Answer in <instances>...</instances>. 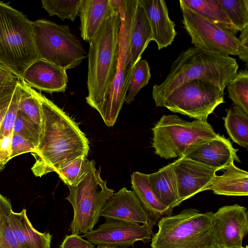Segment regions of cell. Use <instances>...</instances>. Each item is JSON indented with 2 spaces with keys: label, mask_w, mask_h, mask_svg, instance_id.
Listing matches in <instances>:
<instances>
[{
  "label": "cell",
  "mask_w": 248,
  "mask_h": 248,
  "mask_svg": "<svg viewBox=\"0 0 248 248\" xmlns=\"http://www.w3.org/2000/svg\"><path fill=\"white\" fill-rule=\"evenodd\" d=\"M12 135L0 140V161L4 165L11 159Z\"/></svg>",
  "instance_id": "obj_40"
},
{
  "label": "cell",
  "mask_w": 248,
  "mask_h": 248,
  "mask_svg": "<svg viewBox=\"0 0 248 248\" xmlns=\"http://www.w3.org/2000/svg\"><path fill=\"white\" fill-rule=\"evenodd\" d=\"M152 147L160 157H182L193 146L218 135L207 122L185 121L176 115H163L152 128Z\"/></svg>",
  "instance_id": "obj_6"
},
{
  "label": "cell",
  "mask_w": 248,
  "mask_h": 248,
  "mask_svg": "<svg viewBox=\"0 0 248 248\" xmlns=\"http://www.w3.org/2000/svg\"><path fill=\"white\" fill-rule=\"evenodd\" d=\"M96 248H117L108 246H98Z\"/></svg>",
  "instance_id": "obj_45"
},
{
  "label": "cell",
  "mask_w": 248,
  "mask_h": 248,
  "mask_svg": "<svg viewBox=\"0 0 248 248\" xmlns=\"http://www.w3.org/2000/svg\"><path fill=\"white\" fill-rule=\"evenodd\" d=\"M21 80L31 88L51 93L64 92L68 79L65 69L38 59L27 68Z\"/></svg>",
  "instance_id": "obj_16"
},
{
  "label": "cell",
  "mask_w": 248,
  "mask_h": 248,
  "mask_svg": "<svg viewBox=\"0 0 248 248\" xmlns=\"http://www.w3.org/2000/svg\"><path fill=\"white\" fill-rule=\"evenodd\" d=\"M8 216L0 224V248H22L10 228L8 222Z\"/></svg>",
  "instance_id": "obj_36"
},
{
  "label": "cell",
  "mask_w": 248,
  "mask_h": 248,
  "mask_svg": "<svg viewBox=\"0 0 248 248\" xmlns=\"http://www.w3.org/2000/svg\"><path fill=\"white\" fill-rule=\"evenodd\" d=\"M82 0H43L42 8L50 16L56 15L62 20L74 21L78 16Z\"/></svg>",
  "instance_id": "obj_31"
},
{
  "label": "cell",
  "mask_w": 248,
  "mask_h": 248,
  "mask_svg": "<svg viewBox=\"0 0 248 248\" xmlns=\"http://www.w3.org/2000/svg\"><path fill=\"white\" fill-rule=\"evenodd\" d=\"M60 248H96L88 240H84L82 236L72 234L67 235L63 240Z\"/></svg>",
  "instance_id": "obj_38"
},
{
  "label": "cell",
  "mask_w": 248,
  "mask_h": 248,
  "mask_svg": "<svg viewBox=\"0 0 248 248\" xmlns=\"http://www.w3.org/2000/svg\"><path fill=\"white\" fill-rule=\"evenodd\" d=\"M97 170L93 160L89 162L88 172L75 186H67L69 194L66 198L71 204L73 219L70 225L72 234H85L93 230L102 209L114 191L107 186Z\"/></svg>",
  "instance_id": "obj_7"
},
{
  "label": "cell",
  "mask_w": 248,
  "mask_h": 248,
  "mask_svg": "<svg viewBox=\"0 0 248 248\" xmlns=\"http://www.w3.org/2000/svg\"><path fill=\"white\" fill-rule=\"evenodd\" d=\"M20 79L0 83V97L13 93Z\"/></svg>",
  "instance_id": "obj_43"
},
{
  "label": "cell",
  "mask_w": 248,
  "mask_h": 248,
  "mask_svg": "<svg viewBox=\"0 0 248 248\" xmlns=\"http://www.w3.org/2000/svg\"><path fill=\"white\" fill-rule=\"evenodd\" d=\"M237 31L248 26V0H218Z\"/></svg>",
  "instance_id": "obj_32"
},
{
  "label": "cell",
  "mask_w": 248,
  "mask_h": 248,
  "mask_svg": "<svg viewBox=\"0 0 248 248\" xmlns=\"http://www.w3.org/2000/svg\"><path fill=\"white\" fill-rule=\"evenodd\" d=\"M150 67L146 60L140 59L133 66L128 84L125 102L131 103L151 78Z\"/></svg>",
  "instance_id": "obj_29"
},
{
  "label": "cell",
  "mask_w": 248,
  "mask_h": 248,
  "mask_svg": "<svg viewBox=\"0 0 248 248\" xmlns=\"http://www.w3.org/2000/svg\"><path fill=\"white\" fill-rule=\"evenodd\" d=\"M101 216L142 224L153 222L133 191L124 187L109 199L104 205Z\"/></svg>",
  "instance_id": "obj_15"
},
{
  "label": "cell",
  "mask_w": 248,
  "mask_h": 248,
  "mask_svg": "<svg viewBox=\"0 0 248 248\" xmlns=\"http://www.w3.org/2000/svg\"><path fill=\"white\" fill-rule=\"evenodd\" d=\"M18 79L13 72L0 63V83Z\"/></svg>",
  "instance_id": "obj_44"
},
{
  "label": "cell",
  "mask_w": 248,
  "mask_h": 248,
  "mask_svg": "<svg viewBox=\"0 0 248 248\" xmlns=\"http://www.w3.org/2000/svg\"><path fill=\"white\" fill-rule=\"evenodd\" d=\"M224 90L207 81L195 79L177 88L157 107H165L195 120L207 121L208 116L224 103Z\"/></svg>",
  "instance_id": "obj_9"
},
{
  "label": "cell",
  "mask_w": 248,
  "mask_h": 248,
  "mask_svg": "<svg viewBox=\"0 0 248 248\" xmlns=\"http://www.w3.org/2000/svg\"><path fill=\"white\" fill-rule=\"evenodd\" d=\"M181 203L205 190L217 171L199 162L182 157L173 162Z\"/></svg>",
  "instance_id": "obj_13"
},
{
  "label": "cell",
  "mask_w": 248,
  "mask_h": 248,
  "mask_svg": "<svg viewBox=\"0 0 248 248\" xmlns=\"http://www.w3.org/2000/svg\"><path fill=\"white\" fill-rule=\"evenodd\" d=\"M132 69H118L106 102L103 114L101 117L105 124L108 126H112L115 124L125 102Z\"/></svg>",
  "instance_id": "obj_24"
},
{
  "label": "cell",
  "mask_w": 248,
  "mask_h": 248,
  "mask_svg": "<svg viewBox=\"0 0 248 248\" xmlns=\"http://www.w3.org/2000/svg\"><path fill=\"white\" fill-rule=\"evenodd\" d=\"M218 248H242L248 232V212L244 206L225 205L214 213Z\"/></svg>",
  "instance_id": "obj_12"
},
{
  "label": "cell",
  "mask_w": 248,
  "mask_h": 248,
  "mask_svg": "<svg viewBox=\"0 0 248 248\" xmlns=\"http://www.w3.org/2000/svg\"><path fill=\"white\" fill-rule=\"evenodd\" d=\"M151 188L163 205L172 210L178 205L179 196L173 162L148 174Z\"/></svg>",
  "instance_id": "obj_21"
},
{
  "label": "cell",
  "mask_w": 248,
  "mask_h": 248,
  "mask_svg": "<svg viewBox=\"0 0 248 248\" xmlns=\"http://www.w3.org/2000/svg\"><path fill=\"white\" fill-rule=\"evenodd\" d=\"M38 59L32 22L0 1V63L21 80L27 68Z\"/></svg>",
  "instance_id": "obj_5"
},
{
  "label": "cell",
  "mask_w": 248,
  "mask_h": 248,
  "mask_svg": "<svg viewBox=\"0 0 248 248\" xmlns=\"http://www.w3.org/2000/svg\"><path fill=\"white\" fill-rule=\"evenodd\" d=\"M14 92L0 97V127L3 120L8 110Z\"/></svg>",
  "instance_id": "obj_41"
},
{
  "label": "cell",
  "mask_w": 248,
  "mask_h": 248,
  "mask_svg": "<svg viewBox=\"0 0 248 248\" xmlns=\"http://www.w3.org/2000/svg\"><path fill=\"white\" fill-rule=\"evenodd\" d=\"M120 27L121 18L117 5L94 38L89 43L86 101L101 117L118 71Z\"/></svg>",
  "instance_id": "obj_3"
},
{
  "label": "cell",
  "mask_w": 248,
  "mask_h": 248,
  "mask_svg": "<svg viewBox=\"0 0 248 248\" xmlns=\"http://www.w3.org/2000/svg\"><path fill=\"white\" fill-rule=\"evenodd\" d=\"M238 151L229 140L218 134L216 138L193 146L183 157L219 170L234 161L240 162Z\"/></svg>",
  "instance_id": "obj_14"
},
{
  "label": "cell",
  "mask_w": 248,
  "mask_h": 248,
  "mask_svg": "<svg viewBox=\"0 0 248 248\" xmlns=\"http://www.w3.org/2000/svg\"><path fill=\"white\" fill-rule=\"evenodd\" d=\"M221 175H215L205 190L228 196L248 195V172L232 163L226 167Z\"/></svg>",
  "instance_id": "obj_20"
},
{
  "label": "cell",
  "mask_w": 248,
  "mask_h": 248,
  "mask_svg": "<svg viewBox=\"0 0 248 248\" xmlns=\"http://www.w3.org/2000/svg\"><path fill=\"white\" fill-rule=\"evenodd\" d=\"M32 25L39 59L66 70L77 67L87 57L80 41L68 25L46 19L36 20Z\"/></svg>",
  "instance_id": "obj_8"
},
{
  "label": "cell",
  "mask_w": 248,
  "mask_h": 248,
  "mask_svg": "<svg viewBox=\"0 0 248 248\" xmlns=\"http://www.w3.org/2000/svg\"><path fill=\"white\" fill-rule=\"evenodd\" d=\"M8 222L22 248H50L52 235L49 232L37 231L29 220L25 209L19 213L12 210Z\"/></svg>",
  "instance_id": "obj_19"
},
{
  "label": "cell",
  "mask_w": 248,
  "mask_h": 248,
  "mask_svg": "<svg viewBox=\"0 0 248 248\" xmlns=\"http://www.w3.org/2000/svg\"><path fill=\"white\" fill-rule=\"evenodd\" d=\"M116 7L114 0H82L78 14L82 39L90 42Z\"/></svg>",
  "instance_id": "obj_18"
},
{
  "label": "cell",
  "mask_w": 248,
  "mask_h": 248,
  "mask_svg": "<svg viewBox=\"0 0 248 248\" xmlns=\"http://www.w3.org/2000/svg\"><path fill=\"white\" fill-rule=\"evenodd\" d=\"M19 80L14 91L8 110L0 127V140L12 134L13 127L19 109Z\"/></svg>",
  "instance_id": "obj_35"
},
{
  "label": "cell",
  "mask_w": 248,
  "mask_h": 248,
  "mask_svg": "<svg viewBox=\"0 0 248 248\" xmlns=\"http://www.w3.org/2000/svg\"><path fill=\"white\" fill-rule=\"evenodd\" d=\"M235 59L229 55L191 47L181 52L170 66L166 78L153 87L152 97L157 107L183 83L201 79L224 90L238 69Z\"/></svg>",
  "instance_id": "obj_2"
},
{
  "label": "cell",
  "mask_w": 248,
  "mask_h": 248,
  "mask_svg": "<svg viewBox=\"0 0 248 248\" xmlns=\"http://www.w3.org/2000/svg\"><path fill=\"white\" fill-rule=\"evenodd\" d=\"M152 248H218L213 212L188 208L161 217Z\"/></svg>",
  "instance_id": "obj_4"
},
{
  "label": "cell",
  "mask_w": 248,
  "mask_h": 248,
  "mask_svg": "<svg viewBox=\"0 0 248 248\" xmlns=\"http://www.w3.org/2000/svg\"><path fill=\"white\" fill-rule=\"evenodd\" d=\"M180 2L210 22L223 28L235 30L218 0H180Z\"/></svg>",
  "instance_id": "obj_26"
},
{
  "label": "cell",
  "mask_w": 248,
  "mask_h": 248,
  "mask_svg": "<svg viewBox=\"0 0 248 248\" xmlns=\"http://www.w3.org/2000/svg\"><path fill=\"white\" fill-rule=\"evenodd\" d=\"M155 225L149 223L141 225L138 223L106 218L104 223L82 236L97 246L127 248L137 241L150 240Z\"/></svg>",
  "instance_id": "obj_11"
},
{
  "label": "cell",
  "mask_w": 248,
  "mask_h": 248,
  "mask_svg": "<svg viewBox=\"0 0 248 248\" xmlns=\"http://www.w3.org/2000/svg\"><path fill=\"white\" fill-rule=\"evenodd\" d=\"M183 28L194 47L227 55H237V32L215 24L180 2Z\"/></svg>",
  "instance_id": "obj_10"
},
{
  "label": "cell",
  "mask_w": 248,
  "mask_h": 248,
  "mask_svg": "<svg viewBox=\"0 0 248 248\" xmlns=\"http://www.w3.org/2000/svg\"><path fill=\"white\" fill-rule=\"evenodd\" d=\"M118 6L121 18L119 34L118 68L129 67L130 42L139 0H114Z\"/></svg>",
  "instance_id": "obj_22"
},
{
  "label": "cell",
  "mask_w": 248,
  "mask_h": 248,
  "mask_svg": "<svg viewBox=\"0 0 248 248\" xmlns=\"http://www.w3.org/2000/svg\"><path fill=\"white\" fill-rule=\"evenodd\" d=\"M12 210L10 202L0 193V224Z\"/></svg>",
  "instance_id": "obj_42"
},
{
  "label": "cell",
  "mask_w": 248,
  "mask_h": 248,
  "mask_svg": "<svg viewBox=\"0 0 248 248\" xmlns=\"http://www.w3.org/2000/svg\"><path fill=\"white\" fill-rule=\"evenodd\" d=\"M19 109L34 123L41 126V104L37 95V92L21 80L19 81Z\"/></svg>",
  "instance_id": "obj_28"
},
{
  "label": "cell",
  "mask_w": 248,
  "mask_h": 248,
  "mask_svg": "<svg viewBox=\"0 0 248 248\" xmlns=\"http://www.w3.org/2000/svg\"><path fill=\"white\" fill-rule=\"evenodd\" d=\"M237 55L243 62H248V26L240 31Z\"/></svg>",
  "instance_id": "obj_39"
},
{
  "label": "cell",
  "mask_w": 248,
  "mask_h": 248,
  "mask_svg": "<svg viewBox=\"0 0 248 248\" xmlns=\"http://www.w3.org/2000/svg\"><path fill=\"white\" fill-rule=\"evenodd\" d=\"M89 162L87 157H81L57 171L61 179L67 186H75L88 172Z\"/></svg>",
  "instance_id": "obj_34"
},
{
  "label": "cell",
  "mask_w": 248,
  "mask_h": 248,
  "mask_svg": "<svg viewBox=\"0 0 248 248\" xmlns=\"http://www.w3.org/2000/svg\"><path fill=\"white\" fill-rule=\"evenodd\" d=\"M148 19L152 33V41L159 50L171 45L177 34L175 24L169 16L164 0H139Z\"/></svg>",
  "instance_id": "obj_17"
},
{
  "label": "cell",
  "mask_w": 248,
  "mask_h": 248,
  "mask_svg": "<svg viewBox=\"0 0 248 248\" xmlns=\"http://www.w3.org/2000/svg\"><path fill=\"white\" fill-rule=\"evenodd\" d=\"M12 153L11 159L18 155L36 152V147L23 137L12 134L11 137Z\"/></svg>",
  "instance_id": "obj_37"
},
{
  "label": "cell",
  "mask_w": 248,
  "mask_h": 248,
  "mask_svg": "<svg viewBox=\"0 0 248 248\" xmlns=\"http://www.w3.org/2000/svg\"><path fill=\"white\" fill-rule=\"evenodd\" d=\"M226 112V116L223 119L228 135L234 142L242 147L247 148L248 113L234 104L227 109Z\"/></svg>",
  "instance_id": "obj_27"
},
{
  "label": "cell",
  "mask_w": 248,
  "mask_h": 248,
  "mask_svg": "<svg viewBox=\"0 0 248 248\" xmlns=\"http://www.w3.org/2000/svg\"><path fill=\"white\" fill-rule=\"evenodd\" d=\"M4 165L0 161V171L4 168Z\"/></svg>",
  "instance_id": "obj_46"
},
{
  "label": "cell",
  "mask_w": 248,
  "mask_h": 248,
  "mask_svg": "<svg viewBox=\"0 0 248 248\" xmlns=\"http://www.w3.org/2000/svg\"><path fill=\"white\" fill-rule=\"evenodd\" d=\"M41 126L34 123L24 112L18 109L12 134L18 135L36 147L38 145Z\"/></svg>",
  "instance_id": "obj_33"
},
{
  "label": "cell",
  "mask_w": 248,
  "mask_h": 248,
  "mask_svg": "<svg viewBox=\"0 0 248 248\" xmlns=\"http://www.w3.org/2000/svg\"><path fill=\"white\" fill-rule=\"evenodd\" d=\"M228 97L233 104L248 113V71L241 70L227 85Z\"/></svg>",
  "instance_id": "obj_30"
},
{
  "label": "cell",
  "mask_w": 248,
  "mask_h": 248,
  "mask_svg": "<svg viewBox=\"0 0 248 248\" xmlns=\"http://www.w3.org/2000/svg\"><path fill=\"white\" fill-rule=\"evenodd\" d=\"M131 187L152 221L155 224L161 217L170 215L172 210L157 199L150 186L148 174L135 171L131 176Z\"/></svg>",
  "instance_id": "obj_23"
},
{
  "label": "cell",
  "mask_w": 248,
  "mask_h": 248,
  "mask_svg": "<svg viewBox=\"0 0 248 248\" xmlns=\"http://www.w3.org/2000/svg\"><path fill=\"white\" fill-rule=\"evenodd\" d=\"M242 248H248V246L247 245V246H246V247H243Z\"/></svg>",
  "instance_id": "obj_47"
},
{
  "label": "cell",
  "mask_w": 248,
  "mask_h": 248,
  "mask_svg": "<svg viewBox=\"0 0 248 248\" xmlns=\"http://www.w3.org/2000/svg\"><path fill=\"white\" fill-rule=\"evenodd\" d=\"M151 41L150 25L143 8L139 2L130 42L129 67L132 68L141 59V55Z\"/></svg>",
  "instance_id": "obj_25"
},
{
  "label": "cell",
  "mask_w": 248,
  "mask_h": 248,
  "mask_svg": "<svg viewBox=\"0 0 248 248\" xmlns=\"http://www.w3.org/2000/svg\"><path fill=\"white\" fill-rule=\"evenodd\" d=\"M41 104V124L33 174L42 177L56 172L81 157H87L89 142L78 124L62 108L37 92Z\"/></svg>",
  "instance_id": "obj_1"
}]
</instances>
